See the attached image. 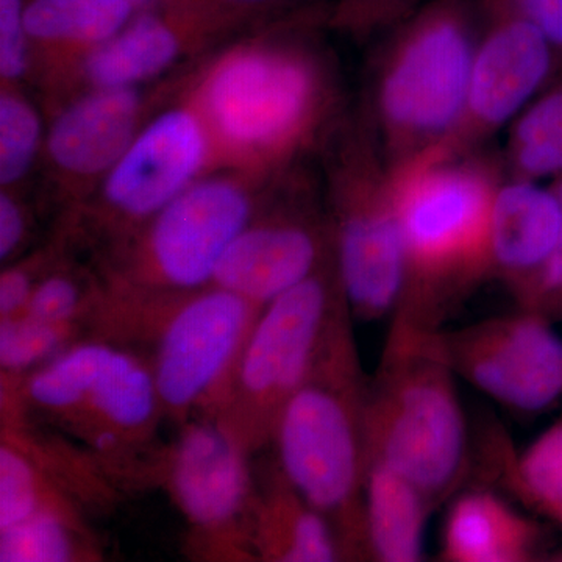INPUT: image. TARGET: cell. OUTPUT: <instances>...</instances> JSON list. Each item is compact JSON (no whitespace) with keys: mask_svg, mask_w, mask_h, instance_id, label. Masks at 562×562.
Returning a JSON list of instances; mask_svg holds the SVG:
<instances>
[{"mask_svg":"<svg viewBox=\"0 0 562 562\" xmlns=\"http://www.w3.org/2000/svg\"><path fill=\"white\" fill-rule=\"evenodd\" d=\"M328 3L261 22L184 69L179 91L195 106L217 169L276 179L305 147L330 106V87L303 32Z\"/></svg>","mask_w":562,"mask_h":562,"instance_id":"6da1fadb","label":"cell"},{"mask_svg":"<svg viewBox=\"0 0 562 562\" xmlns=\"http://www.w3.org/2000/svg\"><path fill=\"white\" fill-rule=\"evenodd\" d=\"M349 303L336 314L308 376L281 412L279 469L330 522L342 560L371 561L366 532V375Z\"/></svg>","mask_w":562,"mask_h":562,"instance_id":"7a4b0ae2","label":"cell"},{"mask_svg":"<svg viewBox=\"0 0 562 562\" xmlns=\"http://www.w3.org/2000/svg\"><path fill=\"white\" fill-rule=\"evenodd\" d=\"M441 330L392 314L366 405L368 468L383 462L401 472L432 508L458 490L469 454L458 376Z\"/></svg>","mask_w":562,"mask_h":562,"instance_id":"3957f363","label":"cell"},{"mask_svg":"<svg viewBox=\"0 0 562 562\" xmlns=\"http://www.w3.org/2000/svg\"><path fill=\"white\" fill-rule=\"evenodd\" d=\"M406 247V280L394 313L420 327L443 324L492 272L495 188L471 166L420 161L387 184Z\"/></svg>","mask_w":562,"mask_h":562,"instance_id":"277c9868","label":"cell"},{"mask_svg":"<svg viewBox=\"0 0 562 562\" xmlns=\"http://www.w3.org/2000/svg\"><path fill=\"white\" fill-rule=\"evenodd\" d=\"M272 190L271 180L232 169L205 173L103 255V284L127 301L172 297L210 286L221 258Z\"/></svg>","mask_w":562,"mask_h":562,"instance_id":"5b68a950","label":"cell"},{"mask_svg":"<svg viewBox=\"0 0 562 562\" xmlns=\"http://www.w3.org/2000/svg\"><path fill=\"white\" fill-rule=\"evenodd\" d=\"M344 305L346 295L333 262L262 310L213 417L247 453L272 442L281 412L312 371Z\"/></svg>","mask_w":562,"mask_h":562,"instance_id":"8992f818","label":"cell"},{"mask_svg":"<svg viewBox=\"0 0 562 562\" xmlns=\"http://www.w3.org/2000/svg\"><path fill=\"white\" fill-rule=\"evenodd\" d=\"M216 157L205 122L179 81L121 160L79 209L63 217L68 241L99 244L102 257L138 232L158 211L211 171Z\"/></svg>","mask_w":562,"mask_h":562,"instance_id":"52a82bcc","label":"cell"},{"mask_svg":"<svg viewBox=\"0 0 562 562\" xmlns=\"http://www.w3.org/2000/svg\"><path fill=\"white\" fill-rule=\"evenodd\" d=\"M262 310L214 284L132 310L160 319L150 368L162 413L183 424L195 412L214 417Z\"/></svg>","mask_w":562,"mask_h":562,"instance_id":"ba28073f","label":"cell"},{"mask_svg":"<svg viewBox=\"0 0 562 562\" xmlns=\"http://www.w3.org/2000/svg\"><path fill=\"white\" fill-rule=\"evenodd\" d=\"M383 70L379 109L402 140H432L460 125L468 109L476 44L461 0H435L406 24Z\"/></svg>","mask_w":562,"mask_h":562,"instance_id":"9c48e42d","label":"cell"},{"mask_svg":"<svg viewBox=\"0 0 562 562\" xmlns=\"http://www.w3.org/2000/svg\"><path fill=\"white\" fill-rule=\"evenodd\" d=\"M22 398L95 436L103 449L146 441L162 413L154 372L106 341L76 342L27 373Z\"/></svg>","mask_w":562,"mask_h":562,"instance_id":"30bf717a","label":"cell"},{"mask_svg":"<svg viewBox=\"0 0 562 562\" xmlns=\"http://www.w3.org/2000/svg\"><path fill=\"white\" fill-rule=\"evenodd\" d=\"M179 74L149 87L83 88L43 106L47 127L40 166L66 214L102 183L144 125L171 98Z\"/></svg>","mask_w":562,"mask_h":562,"instance_id":"8fae6325","label":"cell"},{"mask_svg":"<svg viewBox=\"0 0 562 562\" xmlns=\"http://www.w3.org/2000/svg\"><path fill=\"white\" fill-rule=\"evenodd\" d=\"M246 31L201 0H166L138 11L113 38L85 55L41 92V105L83 88L149 87L171 79Z\"/></svg>","mask_w":562,"mask_h":562,"instance_id":"7c38bea8","label":"cell"},{"mask_svg":"<svg viewBox=\"0 0 562 562\" xmlns=\"http://www.w3.org/2000/svg\"><path fill=\"white\" fill-rule=\"evenodd\" d=\"M441 333L457 376L505 408L536 414L561 401L562 338L543 314L520 308Z\"/></svg>","mask_w":562,"mask_h":562,"instance_id":"4fadbf2b","label":"cell"},{"mask_svg":"<svg viewBox=\"0 0 562 562\" xmlns=\"http://www.w3.org/2000/svg\"><path fill=\"white\" fill-rule=\"evenodd\" d=\"M336 271L351 316H392L406 280V247L387 187L339 173L331 227Z\"/></svg>","mask_w":562,"mask_h":562,"instance_id":"5bb4252c","label":"cell"},{"mask_svg":"<svg viewBox=\"0 0 562 562\" xmlns=\"http://www.w3.org/2000/svg\"><path fill=\"white\" fill-rule=\"evenodd\" d=\"M333 262L331 228L269 195L221 258L211 284L266 308Z\"/></svg>","mask_w":562,"mask_h":562,"instance_id":"9a60e30c","label":"cell"},{"mask_svg":"<svg viewBox=\"0 0 562 562\" xmlns=\"http://www.w3.org/2000/svg\"><path fill=\"white\" fill-rule=\"evenodd\" d=\"M249 453L214 419L184 422L169 454L173 498L192 527L210 535H236L244 514L251 517Z\"/></svg>","mask_w":562,"mask_h":562,"instance_id":"2e32d148","label":"cell"},{"mask_svg":"<svg viewBox=\"0 0 562 562\" xmlns=\"http://www.w3.org/2000/svg\"><path fill=\"white\" fill-rule=\"evenodd\" d=\"M494 24L473 57L465 116L479 128H497L531 101L552 68V44L535 25L491 9Z\"/></svg>","mask_w":562,"mask_h":562,"instance_id":"e0dca14e","label":"cell"},{"mask_svg":"<svg viewBox=\"0 0 562 562\" xmlns=\"http://www.w3.org/2000/svg\"><path fill=\"white\" fill-rule=\"evenodd\" d=\"M138 10L122 0H25L31 36V85L50 88L76 63L113 38Z\"/></svg>","mask_w":562,"mask_h":562,"instance_id":"ac0fdd59","label":"cell"},{"mask_svg":"<svg viewBox=\"0 0 562 562\" xmlns=\"http://www.w3.org/2000/svg\"><path fill=\"white\" fill-rule=\"evenodd\" d=\"M562 211L557 192L531 180L509 181L495 190L490 217L492 272L513 288L535 276L560 239Z\"/></svg>","mask_w":562,"mask_h":562,"instance_id":"d6986e66","label":"cell"},{"mask_svg":"<svg viewBox=\"0 0 562 562\" xmlns=\"http://www.w3.org/2000/svg\"><path fill=\"white\" fill-rule=\"evenodd\" d=\"M542 530L490 491L460 495L447 514L441 557L447 562H528L541 549Z\"/></svg>","mask_w":562,"mask_h":562,"instance_id":"ffe728a7","label":"cell"},{"mask_svg":"<svg viewBox=\"0 0 562 562\" xmlns=\"http://www.w3.org/2000/svg\"><path fill=\"white\" fill-rule=\"evenodd\" d=\"M250 543L265 561L342 560L330 522L284 479L280 469L260 501L255 498Z\"/></svg>","mask_w":562,"mask_h":562,"instance_id":"44dd1931","label":"cell"},{"mask_svg":"<svg viewBox=\"0 0 562 562\" xmlns=\"http://www.w3.org/2000/svg\"><path fill=\"white\" fill-rule=\"evenodd\" d=\"M432 505L401 472L371 462L366 473L364 514L371 561L424 560L425 525Z\"/></svg>","mask_w":562,"mask_h":562,"instance_id":"7402d4cb","label":"cell"},{"mask_svg":"<svg viewBox=\"0 0 562 562\" xmlns=\"http://www.w3.org/2000/svg\"><path fill=\"white\" fill-rule=\"evenodd\" d=\"M43 106L24 85H0V190H18L40 166L46 139Z\"/></svg>","mask_w":562,"mask_h":562,"instance_id":"603a6c76","label":"cell"},{"mask_svg":"<svg viewBox=\"0 0 562 562\" xmlns=\"http://www.w3.org/2000/svg\"><path fill=\"white\" fill-rule=\"evenodd\" d=\"M498 443L503 480L514 494L541 513L562 505V420L520 454L509 450L505 441Z\"/></svg>","mask_w":562,"mask_h":562,"instance_id":"cb8c5ba5","label":"cell"},{"mask_svg":"<svg viewBox=\"0 0 562 562\" xmlns=\"http://www.w3.org/2000/svg\"><path fill=\"white\" fill-rule=\"evenodd\" d=\"M91 554L68 512H43L0 531L2 562H68Z\"/></svg>","mask_w":562,"mask_h":562,"instance_id":"d4e9b609","label":"cell"},{"mask_svg":"<svg viewBox=\"0 0 562 562\" xmlns=\"http://www.w3.org/2000/svg\"><path fill=\"white\" fill-rule=\"evenodd\" d=\"M43 512H68L58 495L44 482V473L32 457L3 432L0 447V531Z\"/></svg>","mask_w":562,"mask_h":562,"instance_id":"484cf974","label":"cell"},{"mask_svg":"<svg viewBox=\"0 0 562 562\" xmlns=\"http://www.w3.org/2000/svg\"><path fill=\"white\" fill-rule=\"evenodd\" d=\"M80 322H46L27 316L2 319L0 368L7 375L31 373L76 344Z\"/></svg>","mask_w":562,"mask_h":562,"instance_id":"4316f807","label":"cell"},{"mask_svg":"<svg viewBox=\"0 0 562 562\" xmlns=\"http://www.w3.org/2000/svg\"><path fill=\"white\" fill-rule=\"evenodd\" d=\"M103 301V284L65 260L55 262L33 290L20 316L46 322H81Z\"/></svg>","mask_w":562,"mask_h":562,"instance_id":"83f0119b","label":"cell"},{"mask_svg":"<svg viewBox=\"0 0 562 562\" xmlns=\"http://www.w3.org/2000/svg\"><path fill=\"white\" fill-rule=\"evenodd\" d=\"M25 0H0V85H31L33 50Z\"/></svg>","mask_w":562,"mask_h":562,"instance_id":"f1b7e54d","label":"cell"},{"mask_svg":"<svg viewBox=\"0 0 562 562\" xmlns=\"http://www.w3.org/2000/svg\"><path fill=\"white\" fill-rule=\"evenodd\" d=\"M417 0H336L330 21L350 29H364L412 13Z\"/></svg>","mask_w":562,"mask_h":562,"instance_id":"f546056e","label":"cell"},{"mask_svg":"<svg viewBox=\"0 0 562 562\" xmlns=\"http://www.w3.org/2000/svg\"><path fill=\"white\" fill-rule=\"evenodd\" d=\"M558 201H560L562 211V180L554 188ZM517 301H519L520 308L531 310V312H541L543 306L547 305L553 297L562 292V227L560 239H558L557 247L553 254L550 255L546 265L539 269L535 276L530 277L519 286L513 288Z\"/></svg>","mask_w":562,"mask_h":562,"instance_id":"4dcf8cb0","label":"cell"},{"mask_svg":"<svg viewBox=\"0 0 562 562\" xmlns=\"http://www.w3.org/2000/svg\"><path fill=\"white\" fill-rule=\"evenodd\" d=\"M201 2L239 22L244 27L250 29L294 11L327 3V0H201Z\"/></svg>","mask_w":562,"mask_h":562,"instance_id":"1f68e13d","label":"cell"},{"mask_svg":"<svg viewBox=\"0 0 562 562\" xmlns=\"http://www.w3.org/2000/svg\"><path fill=\"white\" fill-rule=\"evenodd\" d=\"M562 127V90L543 95L532 103L517 121L514 128L513 147L531 146L552 136Z\"/></svg>","mask_w":562,"mask_h":562,"instance_id":"d6a6232c","label":"cell"},{"mask_svg":"<svg viewBox=\"0 0 562 562\" xmlns=\"http://www.w3.org/2000/svg\"><path fill=\"white\" fill-rule=\"evenodd\" d=\"M31 231V211L18 190H0V260L9 262Z\"/></svg>","mask_w":562,"mask_h":562,"instance_id":"836d02e7","label":"cell"},{"mask_svg":"<svg viewBox=\"0 0 562 562\" xmlns=\"http://www.w3.org/2000/svg\"><path fill=\"white\" fill-rule=\"evenodd\" d=\"M490 9L508 11L535 25L552 46L562 47V0H487Z\"/></svg>","mask_w":562,"mask_h":562,"instance_id":"e575fe53","label":"cell"},{"mask_svg":"<svg viewBox=\"0 0 562 562\" xmlns=\"http://www.w3.org/2000/svg\"><path fill=\"white\" fill-rule=\"evenodd\" d=\"M517 169L527 179L562 172V127L549 138L514 149Z\"/></svg>","mask_w":562,"mask_h":562,"instance_id":"d590c367","label":"cell"},{"mask_svg":"<svg viewBox=\"0 0 562 562\" xmlns=\"http://www.w3.org/2000/svg\"><path fill=\"white\" fill-rule=\"evenodd\" d=\"M539 313L549 317L550 321L562 319V292L561 294H558L557 297H553L552 301L547 303Z\"/></svg>","mask_w":562,"mask_h":562,"instance_id":"8d00e7d4","label":"cell"},{"mask_svg":"<svg viewBox=\"0 0 562 562\" xmlns=\"http://www.w3.org/2000/svg\"><path fill=\"white\" fill-rule=\"evenodd\" d=\"M122 2L131 3L136 10L140 11L160 5V3L166 2V0H122Z\"/></svg>","mask_w":562,"mask_h":562,"instance_id":"74e56055","label":"cell"},{"mask_svg":"<svg viewBox=\"0 0 562 562\" xmlns=\"http://www.w3.org/2000/svg\"><path fill=\"white\" fill-rule=\"evenodd\" d=\"M543 514L553 517L554 520H558V522L562 525V505L552 506V508L546 509Z\"/></svg>","mask_w":562,"mask_h":562,"instance_id":"f35d334b","label":"cell"}]
</instances>
